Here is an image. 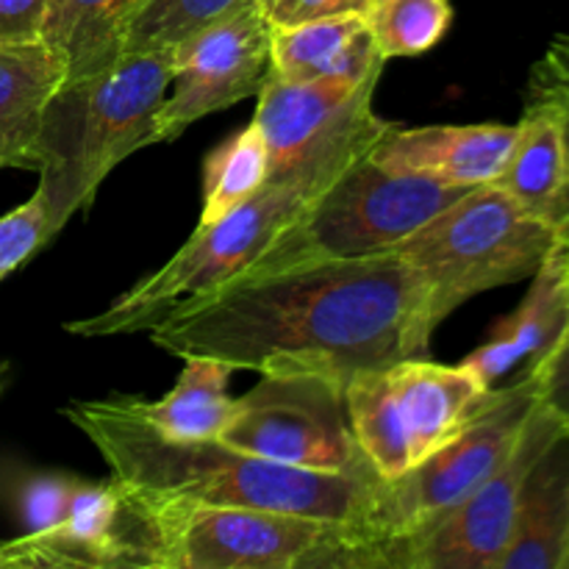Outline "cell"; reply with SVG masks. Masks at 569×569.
Instances as JSON below:
<instances>
[{
    "instance_id": "27",
    "label": "cell",
    "mask_w": 569,
    "mask_h": 569,
    "mask_svg": "<svg viewBox=\"0 0 569 569\" xmlns=\"http://www.w3.org/2000/svg\"><path fill=\"white\" fill-rule=\"evenodd\" d=\"M53 239L44 198L33 192L26 203L0 214V281Z\"/></svg>"
},
{
    "instance_id": "24",
    "label": "cell",
    "mask_w": 569,
    "mask_h": 569,
    "mask_svg": "<svg viewBox=\"0 0 569 569\" xmlns=\"http://www.w3.org/2000/svg\"><path fill=\"white\" fill-rule=\"evenodd\" d=\"M361 17L383 61L411 59L448 33L453 6L448 0H370Z\"/></svg>"
},
{
    "instance_id": "9",
    "label": "cell",
    "mask_w": 569,
    "mask_h": 569,
    "mask_svg": "<svg viewBox=\"0 0 569 569\" xmlns=\"http://www.w3.org/2000/svg\"><path fill=\"white\" fill-rule=\"evenodd\" d=\"M537 406V392L526 372L506 387L489 389L465 428L431 459L395 481L381 483L376 506V533L387 550L420 537L445 515L465 503L478 483L487 481L506 459Z\"/></svg>"
},
{
    "instance_id": "2",
    "label": "cell",
    "mask_w": 569,
    "mask_h": 569,
    "mask_svg": "<svg viewBox=\"0 0 569 569\" xmlns=\"http://www.w3.org/2000/svg\"><path fill=\"white\" fill-rule=\"evenodd\" d=\"M61 415L94 445L111 476L156 498L198 506L292 511L350 522L376 533L381 478L295 470L239 453L217 439L176 442L150 428L128 403V395L76 400L64 406Z\"/></svg>"
},
{
    "instance_id": "31",
    "label": "cell",
    "mask_w": 569,
    "mask_h": 569,
    "mask_svg": "<svg viewBox=\"0 0 569 569\" xmlns=\"http://www.w3.org/2000/svg\"><path fill=\"white\" fill-rule=\"evenodd\" d=\"M548 92H569V33H559L531 70L528 98Z\"/></svg>"
},
{
    "instance_id": "28",
    "label": "cell",
    "mask_w": 569,
    "mask_h": 569,
    "mask_svg": "<svg viewBox=\"0 0 569 569\" xmlns=\"http://www.w3.org/2000/svg\"><path fill=\"white\" fill-rule=\"evenodd\" d=\"M522 372L531 378L539 403L569 428V320L553 348Z\"/></svg>"
},
{
    "instance_id": "4",
    "label": "cell",
    "mask_w": 569,
    "mask_h": 569,
    "mask_svg": "<svg viewBox=\"0 0 569 569\" xmlns=\"http://www.w3.org/2000/svg\"><path fill=\"white\" fill-rule=\"evenodd\" d=\"M170 50L126 53L106 70L64 78L37 139V192L50 231L89 209L100 183L139 148L156 144V114L170 89Z\"/></svg>"
},
{
    "instance_id": "12",
    "label": "cell",
    "mask_w": 569,
    "mask_h": 569,
    "mask_svg": "<svg viewBox=\"0 0 569 569\" xmlns=\"http://www.w3.org/2000/svg\"><path fill=\"white\" fill-rule=\"evenodd\" d=\"M565 428V422L537 400L515 448L492 476L420 537L395 545L389 550V569H498L515 531L528 472Z\"/></svg>"
},
{
    "instance_id": "6",
    "label": "cell",
    "mask_w": 569,
    "mask_h": 569,
    "mask_svg": "<svg viewBox=\"0 0 569 569\" xmlns=\"http://www.w3.org/2000/svg\"><path fill=\"white\" fill-rule=\"evenodd\" d=\"M465 192L467 189L387 170L367 148L239 278L392 253L409 233Z\"/></svg>"
},
{
    "instance_id": "14",
    "label": "cell",
    "mask_w": 569,
    "mask_h": 569,
    "mask_svg": "<svg viewBox=\"0 0 569 569\" xmlns=\"http://www.w3.org/2000/svg\"><path fill=\"white\" fill-rule=\"evenodd\" d=\"M378 78H320V81H281L267 76L256 94L253 122L270 150V176H281L331 139L376 117Z\"/></svg>"
},
{
    "instance_id": "13",
    "label": "cell",
    "mask_w": 569,
    "mask_h": 569,
    "mask_svg": "<svg viewBox=\"0 0 569 569\" xmlns=\"http://www.w3.org/2000/svg\"><path fill=\"white\" fill-rule=\"evenodd\" d=\"M272 28L259 3L192 33L170 50V89L156 114V144L244 98L270 76Z\"/></svg>"
},
{
    "instance_id": "29",
    "label": "cell",
    "mask_w": 569,
    "mask_h": 569,
    "mask_svg": "<svg viewBox=\"0 0 569 569\" xmlns=\"http://www.w3.org/2000/svg\"><path fill=\"white\" fill-rule=\"evenodd\" d=\"M270 28L300 26L339 14H365L370 0H256Z\"/></svg>"
},
{
    "instance_id": "35",
    "label": "cell",
    "mask_w": 569,
    "mask_h": 569,
    "mask_svg": "<svg viewBox=\"0 0 569 569\" xmlns=\"http://www.w3.org/2000/svg\"><path fill=\"white\" fill-rule=\"evenodd\" d=\"M565 569H569V550H567V559H565Z\"/></svg>"
},
{
    "instance_id": "19",
    "label": "cell",
    "mask_w": 569,
    "mask_h": 569,
    "mask_svg": "<svg viewBox=\"0 0 569 569\" xmlns=\"http://www.w3.org/2000/svg\"><path fill=\"white\" fill-rule=\"evenodd\" d=\"M64 78V59L42 39L0 44V170H37L44 106Z\"/></svg>"
},
{
    "instance_id": "25",
    "label": "cell",
    "mask_w": 569,
    "mask_h": 569,
    "mask_svg": "<svg viewBox=\"0 0 569 569\" xmlns=\"http://www.w3.org/2000/svg\"><path fill=\"white\" fill-rule=\"evenodd\" d=\"M256 0H144L126 31V53L172 50L192 33L228 20Z\"/></svg>"
},
{
    "instance_id": "5",
    "label": "cell",
    "mask_w": 569,
    "mask_h": 569,
    "mask_svg": "<svg viewBox=\"0 0 569 569\" xmlns=\"http://www.w3.org/2000/svg\"><path fill=\"white\" fill-rule=\"evenodd\" d=\"M556 244L548 222L528 214L503 189L481 183L417 228L392 253L426 287L433 328L489 289L531 278Z\"/></svg>"
},
{
    "instance_id": "18",
    "label": "cell",
    "mask_w": 569,
    "mask_h": 569,
    "mask_svg": "<svg viewBox=\"0 0 569 569\" xmlns=\"http://www.w3.org/2000/svg\"><path fill=\"white\" fill-rule=\"evenodd\" d=\"M383 56L372 42L361 14L322 17L300 26L272 28L270 72L281 81H320V78L381 76Z\"/></svg>"
},
{
    "instance_id": "32",
    "label": "cell",
    "mask_w": 569,
    "mask_h": 569,
    "mask_svg": "<svg viewBox=\"0 0 569 569\" xmlns=\"http://www.w3.org/2000/svg\"><path fill=\"white\" fill-rule=\"evenodd\" d=\"M537 98H548L556 106L561 122V139H565V187H561L559 206H556L553 222H550L556 242H561V239H569V92H548L537 94Z\"/></svg>"
},
{
    "instance_id": "22",
    "label": "cell",
    "mask_w": 569,
    "mask_h": 569,
    "mask_svg": "<svg viewBox=\"0 0 569 569\" xmlns=\"http://www.w3.org/2000/svg\"><path fill=\"white\" fill-rule=\"evenodd\" d=\"M144 0H50L39 39L64 59L67 78L106 70L126 56V31Z\"/></svg>"
},
{
    "instance_id": "17",
    "label": "cell",
    "mask_w": 569,
    "mask_h": 569,
    "mask_svg": "<svg viewBox=\"0 0 569 569\" xmlns=\"http://www.w3.org/2000/svg\"><path fill=\"white\" fill-rule=\"evenodd\" d=\"M569 550V428L533 461L498 569H565Z\"/></svg>"
},
{
    "instance_id": "30",
    "label": "cell",
    "mask_w": 569,
    "mask_h": 569,
    "mask_svg": "<svg viewBox=\"0 0 569 569\" xmlns=\"http://www.w3.org/2000/svg\"><path fill=\"white\" fill-rule=\"evenodd\" d=\"M50 0H0V44L37 42Z\"/></svg>"
},
{
    "instance_id": "23",
    "label": "cell",
    "mask_w": 569,
    "mask_h": 569,
    "mask_svg": "<svg viewBox=\"0 0 569 569\" xmlns=\"http://www.w3.org/2000/svg\"><path fill=\"white\" fill-rule=\"evenodd\" d=\"M270 178V150L259 126L248 128L217 144L203 164V211L198 226L220 220L239 203L253 198Z\"/></svg>"
},
{
    "instance_id": "1",
    "label": "cell",
    "mask_w": 569,
    "mask_h": 569,
    "mask_svg": "<svg viewBox=\"0 0 569 569\" xmlns=\"http://www.w3.org/2000/svg\"><path fill=\"white\" fill-rule=\"evenodd\" d=\"M433 331L415 270L398 253H378L239 278L178 306L148 333L178 359L209 356L233 370L345 387L361 370L428 356Z\"/></svg>"
},
{
    "instance_id": "10",
    "label": "cell",
    "mask_w": 569,
    "mask_h": 569,
    "mask_svg": "<svg viewBox=\"0 0 569 569\" xmlns=\"http://www.w3.org/2000/svg\"><path fill=\"white\" fill-rule=\"evenodd\" d=\"M217 442L295 470L378 478L350 431L345 387L322 376H261Z\"/></svg>"
},
{
    "instance_id": "20",
    "label": "cell",
    "mask_w": 569,
    "mask_h": 569,
    "mask_svg": "<svg viewBox=\"0 0 569 569\" xmlns=\"http://www.w3.org/2000/svg\"><path fill=\"white\" fill-rule=\"evenodd\" d=\"M233 367L209 356H187L176 387L161 400L128 395L139 417L150 428L176 442H211L231 422L237 398L228 395Z\"/></svg>"
},
{
    "instance_id": "16",
    "label": "cell",
    "mask_w": 569,
    "mask_h": 569,
    "mask_svg": "<svg viewBox=\"0 0 569 569\" xmlns=\"http://www.w3.org/2000/svg\"><path fill=\"white\" fill-rule=\"evenodd\" d=\"M569 320V283L553 253L531 276V289L511 315L492 328L487 339L461 365L487 387H498L515 370L537 365Z\"/></svg>"
},
{
    "instance_id": "15",
    "label": "cell",
    "mask_w": 569,
    "mask_h": 569,
    "mask_svg": "<svg viewBox=\"0 0 569 569\" xmlns=\"http://www.w3.org/2000/svg\"><path fill=\"white\" fill-rule=\"evenodd\" d=\"M515 137L517 126L500 122L417 128L387 122L372 142L370 156L387 170L470 189L492 183L500 176Z\"/></svg>"
},
{
    "instance_id": "26",
    "label": "cell",
    "mask_w": 569,
    "mask_h": 569,
    "mask_svg": "<svg viewBox=\"0 0 569 569\" xmlns=\"http://www.w3.org/2000/svg\"><path fill=\"white\" fill-rule=\"evenodd\" d=\"M78 478L67 472H31L14 487V509L22 537H42L64 522Z\"/></svg>"
},
{
    "instance_id": "8",
    "label": "cell",
    "mask_w": 569,
    "mask_h": 569,
    "mask_svg": "<svg viewBox=\"0 0 569 569\" xmlns=\"http://www.w3.org/2000/svg\"><path fill=\"white\" fill-rule=\"evenodd\" d=\"M489 389L465 365L415 356L356 372L345 383V409L367 465L381 481H395L445 448Z\"/></svg>"
},
{
    "instance_id": "33",
    "label": "cell",
    "mask_w": 569,
    "mask_h": 569,
    "mask_svg": "<svg viewBox=\"0 0 569 569\" xmlns=\"http://www.w3.org/2000/svg\"><path fill=\"white\" fill-rule=\"evenodd\" d=\"M550 253H553V259L559 261V267L565 270V278L569 283V239H561V242H556Z\"/></svg>"
},
{
    "instance_id": "7",
    "label": "cell",
    "mask_w": 569,
    "mask_h": 569,
    "mask_svg": "<svg viewBox=\"0 0 569 569\" xmlns=\"http://www.w3.org/2000/svg\"><path fill=\"white\" fill-rule=\"evenodd\" d=\"M156 500L170 569H389L381 539L350 522Z\"/></svg>"
},
{
    "instance_id": "11",
    "label": "cell",
    "mask_w": 569,
    "mask_h": 569,
    "mask_svg": "<svg viewBox=\"0 0 569 569\" xmlns=\"http://www.w3.org/2000/svg\"><path fill=\"white\" fill-rule=\"evenodd\" d=\"M0 569H170L159 500L111 476L78 478L56 531L0 542Z\"/></svg>"
},
{
    "instance_id": "3",
    "label": "cell",
    "mask_w": 569,
    "mask_h": 569,
    "mask_svg": "<svg viewBox=\"0 0 569 569\" xmlns=\"http://www.w3.org/2000/svg\"><path fill=\"white\" fill-rule=\"evenodd\" d=\"M383 126L387 120L378 114L370 117L281 176H270L253 198L239 203L220 220L194 228L192 237L159 270L133 283L98 315L64 322V331L87 339L148 333L178 306L192 303L237 281L295 220L306 214L317 194L356 156L372 148Z\"/></svg>"
},
{
    "instance_id": "34",
    "label": "cell",
    "mask_w": 569,
    "mask_h": 569,
    "mask_svg": "<svg viewBox=\"0 0 569 569\" xmlns=\"http://www.w3.org/2000/svg\"><path fill=\"white\" fill-rule=\"evenodd\" d=\"M3 378H6V365H0V389H3Z\"/></svg>"
},
{
    "instance_id": "21",
    "label": "cell",
    "mask_w": 569,
    "mask_h": 569,
    "mask_svg": "<svg viewBox=\"0 0 569 569\" xmlns=\"http://www.w3.org/2000/svg\"><path fill=\"white\" fill-rule=\"evenodd\" d=\"M492 183L528 214L539 217L548 226L553 222L565 187V139L559 111L548 98H528L526 114L517 122L509 159Z\"/></svg>"
}]
</instances>
